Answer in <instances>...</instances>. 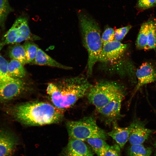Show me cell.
Listing matches in <instances>:
<instances>
[{
	"label": "cell",
	"mask_w": 156,
	"mask_h": 156,
	"mask_svg": "<svg viewBox=\"0 0 156 156\" xmlns=\"http://www.w3.org/2000/svg\"><path fill=\"white\" fill-rule=\"evenodd\" d=\"M87 78L80 75L49 83L47 91L53 105L63 111L73 106L92 86Z\"/></svg>",
	"instance_id": "obj_1"
},
{
	"label": "cell",
	"mask_w": 156,
	"mask_h": 156,
	"mask_svg": "<svg viewBox=\"0 0 156 156\" xmlns=\"http://www.w3.org/2000/svg\"><path fill=\"white\" fill-rule=\"evenodd\" d=\"M64 111L53 105L43 102H31L15 107V118L21 123L29 126H41L61 121Z\"/></svg>",
	"instance_id": "obj_2"
},
{
	"label": "cell",
	"mask_w": 156,
	"mask_h": 156,
	"mask_svg": "<svg viewBox=\"0 0 156 156\" xmlns=\"http://www.w3.org/2000/svg\"><path fill=\"white\" fill-rule=\"evenodd\" d=\"M78 18L82 42L88 54L87 77H90L95 63L98 59L103 47L99 25L92 17L84 12H79Z\"/></svg>",
	"instance_id": "obj_3"
},
{
	"label": "cell",
	"mask_w": 156,
	"mask_h": 156,
	"mask_svg": "<svg viewBox=\"0 0 156 156\" xmlns=\"http://www.w3.org/2000/svg\"><path fill=\"white\" fill-rule=\"evenodd\" d=\"M126 94V88L121 82L101 80L92 85L86 96L89 103L97 110L110 101Z\"/></svg>",
	"instance_id": "obj_4"
},
{
	"label": "cell",
	"mask_w": 156,
	"mask_h": 156,
	"mask_svg": "<svg viewBox=\"0 0 156 156\" xmlns=\"http://www.w3.org/2000/svg\"><path fill=\"white\" fill-rule=\"evenodd\" d=\"M66 126L70 138L83 141L90 138H99L105 140L107 133L97 125L93 117H84L75 121H68Z\"/></svg>",
	"instance_id": "obj_5"
},
{
	"label": "cell",
	"mask_w": 156,
	"mask_h": 156,
	"mask_svg": "<svg viewBox=\"0 0 156 156\" xmlns=\"http://www.w3.org/2000/svg\"><path fill=\"white\" fill-rule=\"evenodd\" d=\"M4 39L0 44V51L3 46L8 44H17L24 40L38 39V37L31 32L27 19L24 17L17 19L4 36Z\"/></svg>",
	"instance_id": "obj_6"
},
{
	"label": "cell",
	"mask_w": 156,
	"mask_h": 156,
	"mask_svg": "<svg viewBox=\"0 0 156 156\" xmlns=\"http://www.w3.org/2000/svg\"><path fill=\"white\" fill-rule=\"evenodd\" d=\"M126 44L114 40L103 45L98 62L114 63L119 61L123 56L127 48Z\"/></svg>",
	"instance_id": "obj_7"
},
{
	"label": "cell",
	"mask_w": 156,
	"mask_h": 156,
	"mask_svg": "<svg viewBox=\"0 0 156 156\" xmlns=\"http://www.w3.org/2000/svg\"><path fill=\"white\" fill-rule=\"evenodd\" d=\"M125 96L118 97L96 110L101 119L106 125H110L122 117L120 114L122 102Z\"/></svg>",
	"instance_id": "obj_8"
},
{
	"label": "cell",
	"mask_w": 156,
	"mask_h": 156,
	"mask_svg": "<svg viewBox=\"0 0 156 156\" xmlns=\"http://www.w3.org/2000/svg\"><path fill=\"white\" fill-rule=\"evenodd\" d=\"M25 86L21 79L12 77L0 82V101L5 102L12 99L22 92Z\"/></svg>",
	"instance_id": "obj_9"
},
{
	"label": "cell",
	"mask_w": 156,
	"mask_h": 156,
	"mask_svg": "<svg viewBox=\"0 0 156 156\" xmlns=\"http://www.w3.org/2000/svg\"><path fill=\"white\" fill-rule=\"evenodd\" d=\"M135 75L137 83L131 99L142 87L156 80V69L151 63L145 62L137 69Z\"/></svg>",
	"instance_id": "obj_10"
},
{
	"label": "cell",
	"mask_w": 156,
	"mask_h": 156,
	"mask_svg": "<svg viewBox=\"0 0 156 156\" xmlns=\"http://www.w3.org/2000/svg\"><path fill=\"white\" fill-rule=\"evenodd\" d=\"M131 123L132 129L129 139L131 145L143 144L155 131L146 128L145 122L138 118H135Z\"/></svg>",
	"instance_id": "obj_11"
},
{
	"label": "cell",
	"mask_w": 156,
	"mask_h": 156,
	"mask_svg": "<svg viewBox=\"0 0 156 156\" xmlns=\"http://www.w3.org/2000/svg\"><path fill=\"white\" fill-rule=\"evenodd\" d=\"M62 156H94V151L84 141L70 138Z\"/></svg>",
	"instance_id": "obj_12"
},
{
	"label": "cell",
	"mask_w": 156,
	"mask_h": 156,
	"mask_svg": "<svg viewBox=\"0 0 156 156\" xmlns=\"http://www.w3.org/2000/svg\"><path fill=\"white\" fill-rule=\"evenodd\" d=\"M17 144L13 133L8 129L0 128V156H13Z\"/></svg>",
	"instance_id": "obj_13"
},
{
	"label": "cell",
	"mask_w": 156,
	"mask_h": 156,
	"mask_svg": "<svg viewBox=\"0 0 156 156\" xmlns=\"http://www.w3.org/2000/svg\"><path fill=\"white\" fill-rule=\"evenodd\" d=\"M112 125V130L107 133V134L116 141L120 148H122L129 140L132 129V124L131 123L128 126L122 127L118 126L117 121H115Z\"/></svg>",
	"instance_id": "obj_14"
},
{
	"label": "cell",
	"mask_w": 156,
	"mask_h": 156,
	"mask_svg": "<svg viewBox=\"0 0 156 156\" xmlns=\"http://www.w3.org/2000/svg\"><path fill=\"white\" fill-rule=\"evenodd\" d=\"M32 64L49 66L65 70L71 69L72 68L58 62L39 48H38L36 57Z\"/></svg>",
	"instance_id": "obj_15"
},
{
	"label": "cell",
	"mask_w": 156,
	"mask_h": 156,
	"mask_svg": "<svg viewBox=\"0 0 156 156\" xmlns=\"http://www.w3.org/2000/svg\"><path fill=\"white\" fill-rule=\"evenodd\" d=\"M85 141L98 156H102L109 148L110 146L105 140L101 138H90Z\"/></svg>",
	"instance_id": "obj_16"
},
{
	"label": "cell",
	"mask_w": 156,
	"mask_h": 156,
	"mask_svg": "<svg viewBox=\"0 0 156 156\" xmlns=\"http://www.w3.org/2000/svg\"><path fill=\"white\" fill-rule=\"evenodd\" d=\"M8 69L9 75L14 78L21 79L24 77L26 75L23 65L15 60L12 59L8 62Z\"/></svg>",
	"instance_id": "obj_17"
},
{
	"label": "cell",
	"mask_w": 156,
	"mask_h": 156,
	"mask_svg": "<svg viewBox=\"0 0 156 156\" xmlns=\"http://www.w3.org/2000/svg\"><path fill=\"white\" fill-rule=\"evenodd\" d=\"M149 20L141 25L136 42V46L139 49H144L147 44L149 30Z\"/></svg>",
	"instance_id": "obj_18"
},
{
	"label": "cell",
	"mask_w": 156,
	"mask_h": 156,
	"mask_svg": "<svg viewBox=\"0 0 156 156\" xmlns=\"http://www.w3.org/2000/svg\"><path fill=\"white\" fill-rule=\"evenodd\" d=\"M9 56L12 59L18 61L23 65L27 64L25 51L23 45L17 44L11 47Z\"/></svg>",
	"instance_id": "obj_19"
},
{
	"label": "cell",
	"mask_w": 156,
	"mask_h": 156,
	"mask_svg": "<svg viewBox=\"0 0 156 156\" xmlns=\"http://www.w3.org/2000/svg\"><path fill=\"white\" fill-rule=\"evenodd\" d=\"M152 149L142 144L131 145L128 149V156H151Z\"/></svg>",
	"instance_id": "obj_20"
},
{
	"label": "cell",
	"mask_w": 156,
	"mask_h": 156,
	"mask_svg": "<svg viewBox=\"0 0 156 156\" xmlns=\"http://www.w3.org/2000/svg\"><path fill=\"white\" fill-rule=\"evenodd\" d=\"M149 21L148 41L145 50L156 48V18L149 19Z\"/></svg>",
	"instance_id": "obj_21"
},
{
	"label": "cell",
	"mask_w": 156,
	"mask_h": 156,
	"mask_svg": "<svg viewBox=\"0 0 156 156\" xmlns=\"http://www.w3.org/2000/svg\"><path fill=\"white\" fill-rule=\"evenodd\" d=\"M23 45L25 51L27 64H32L36 57L39 48L29 40L26 41Z\"/></svg>",
	"instance_id": "obj_22"
},
{
	"label": "cell",
	"mask_w": 156,
	"mask_h": 156,
	"mask_svg": "<svg viewBox=\"0 0 156 156\" xmlns=\"http://www.w3.org/2000/svg\"><path fill=\"white\" fill-rule=\"evenodd\" d=\"M8 62L0 53V82L7 80L11 77L8 69Z\"/></svg>",
	"instance_id": "obj_23"
},
{
	"label": "cell",
	"mask_w": 156,
	"mask_h": 156,
	"mask_svg": "<svg viewBox=\"0 0 156 156\" xmlns=\"http://www.w3.org/2000/svg\"><path fill=\"white\" fill-rule=\"evenodd\" d=\"M115 32L111 27H107L105 29L101 37L103 45L114 40Z\"/></svg>",
	"instance_id": "obj_24"
},
{
	"label": "cell",
	"mask_w": 156,
	"mask_h": 156,
	"mask_svg": "<svg viewBox=\"0 0 156 156\" xmlns=\"http://www.w3.org/2000/svg\"><path fill=\"white\" fill-rule=\"evenodd\" d=\"M11 10L8 0H0V18L3 22Z\"/></svg>",
	"instance_id": "obj_25"
},
{
	"label": "cell",
	"mask_w": 156,
	"mask_h": 156,
	"mask_svg": "<svg viewBox=\"0 0 156 156\" xmlns=\"http://www.w3.org/2000/svg\"><path fill=\"white\" fill-rule=\"evenodd\" d=\"M132 27L131 25H129L116 29L115 32L114 40L120 42Z\"/></svg>",
	"instance_id": "obj_26"
},
{
	"label": "cell",
	"mask_w": 156,
	"mask_h": 156,
	"mask_svg": "<svg viewBox=\"0 0 156 156\" xmlns=\"http://www.w3.org/2000/svg\"><path fill=\"white\" fill-rule=\"evenodd\" d=\"M156 5L155 0H139L136 7L140 10H144L153 7Z\"/></svg>",
	"instance_id": "obj_27"
},
{
	"label": "cell",
	"mask_w": 156,
	"mask_h": 156,
	"mask_svg": "<svg viewBox=\"0 0 156 156\" xmlns=\"http://www.w3.org/2000/svg\"><path fill=\"white\" fill-rule=\"evenodd\" d=\"M120 148L118 144L110 146L109 148L102 156H119Z\"/></svg>",
	"instance_id": "obj_28"
},
{
	"label": "cell",
	"mask_w": 156,
	"mask_h": 156,
	"mask_svg": "<svg viewBox=\"0 0 156 156\" xmlns=\"http://www.w3.org/2000/svg\"><path fill=\"white\" fill-rule=\"evenodd\" d=\"M3 22L2 21L1 19L0 18V26H1L3 24Z\"/></svg>",
	"instance_id": "obj_29"
},
{
	"label": "cell",
	"mask_w": 156,
	"mask_h": 156,
	"mask_svg": "<svg viewBox=\"0 0 156 156\" xmlns=\"http://www.w3.org/2000/svg\"><path fill=\"white\" fill-rule=\"evenodd\" d=\"M154 145L155 148V152L156 153V140L154 143Z\"/></svg>",
	"instance_id": "obj_30"
},
{
	"label": "cell",
	"mask_w": 156,
	"mask_h": 156,
	"mask_svg": "<svg viewBox=\"0 0 156 156\" xmlns=\"http://www.w3.org/2000/svg\"><path fill=\"white\" fill-rule=\"evenodd\" d=\"M156 1V0H155Z\"/></svg>",
	"instance_id": "obj_31"
}]
</instances>
